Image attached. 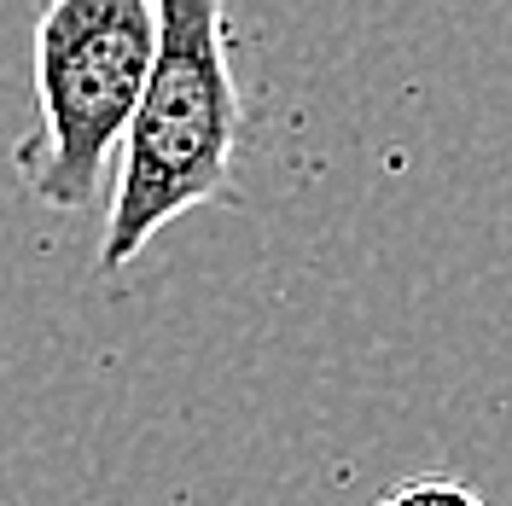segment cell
<instances>
[{
    "instance_id": "obj_2",
    "label": "cell",
    "mask_w": 512,
    "mask_h": 506,
    "mask_svg": "<svg viewBox=\"0 0 512 506\" xmlns=\"http://www.w3.org/2000/svg\"><path fill=\"white\" fill-rule=\"evenodd\" d=\"M158 41L152 0H47L35 24V99L41 140L18 163L41 204L94 210L111 152L123 146Z\"/></svg>"
},
{
    "instance_id": "obj_3",
    "label": "cell",
    "mask_w": 512,
    "mask_h": 506,
    "mask_svg": "<svg viewBox=\"0 0 512 506\" xmlns=\"http://www.w3.org/2000/svg\"><path fill=\"white\" fill-rule=\"evenodd\" d=\"M379 506H489V501L460 477H408V483L384 489Z\"/></svg>"
},
{
    "instance_id": "obj_1",
    "label": "cell",
    "mask_w": 512,
    "mask_h": 506,
    "mask_svg": "<svg viewBox=\"0 0 512 506\" xmlns=\"http://www.w3.org/2000/svg\"><path fill=\"white\" fill-rule=\"evenodd\" d=\"M158 41L140 105L123 134V169L111 187V216L99 239V262L117 274L140 245L210 198H233L239 158V82L227 59V6L222 0H152Z\"/></svg>"
}]
</instances>
